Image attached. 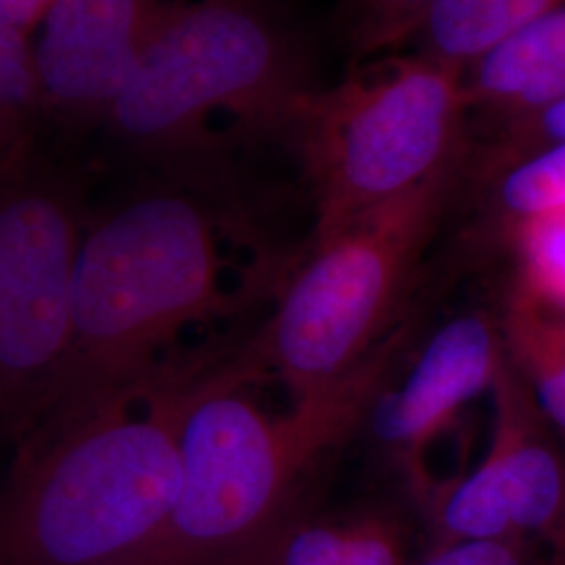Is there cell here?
<instances>
[{"label":"cell","mask_w":565,"mask_h":565,"mask_svg":"<svg viewBox=\"0 0 565 565\" xmlns=\"http://www.w3.org/2000/svg\"><path fill=\"white\" fill-rule=\"evenodd\" d=\"M247 237L245 210L156 174L93 210L67 361L34 431L158 384L182 331L233 306L224 245Z\"/></svg>","instance_id":"6da1fadb"},{"label":"cell","mask_w":565,"mask_h":565,"mask_svg":"<svg viewBox=\"0 0 565 565\" xmlns=\"http://www.w3.org/2000/svg\"><path fill=\"white\" fill-rule=\"evenodd\" d=\"M321 88L310 42L277 0L186 2L102 132L147 174L243 210L237 153L294 151L303 102Z\"/></svg>","instance_id":"7a4b0ae2"},{"label":"cell","mask_w":565,"mask_h":565,"mask_svg":"<svg viewBox=\"0 0 565 565\" xmlns=\"http://www.w3.org/2000/svg\"><path fill=\"white\" fill-rule=\"evenodd\" d=\"M221 354L174 364L139 396L21 440L0 518V565H121L179 499L182 427Z\"/></svg>","instance_id":"3957f363"},{"label":"cell","mask_w":565,"mask_h":565,"mask_svg":"<svg viewBox=\"0 0 565 565\" xmlns=\"http://www.w3.org/2000/svg\"><path fill=\"white\" fill-rule=\"evenodd\" d=\"M406 319L359 369L273 415L243 387L258 382L239 352L221 354L182 427L179 499L160 534L121 565H203L260 536L303 503L315 461L342 445L394 380L415 338Z\"/></svg>","instance_id":"277c9868"},{"label":"cell","mask_w":565,"mask_h":565,"mask_svg":"<svg viewBox=\"0 0 565 565\" xmlns=\"http://www.w3.org/2000/svg\"><path fill=\"white\" fill-rule=\"evenodd\" d=\"M465 163L308 243L275 315L242 350L256 380L275 373L300 398L350 375L401 327L425 254L461 198Z\"/></svg>","instance_id":"5b68a950"},{"label":"cell","mask_w":565,"mask_h":565,"mask_svg":"<svg viewBox=\"0 0 565 565\" xmlns=\"http://www.w3.org/2000/svg\"><path fill=\"white\" fill-rule=\"evenodd\" d=\"M469 145L463 70L419 51L354 63L303 102L296 124L315 203L308 243L463 162Z\"/></svg>","instance_id":"8992f818"},{"label":"cell","mask_w":565,"mask_h":565,"mask_svg":"<svg viewBox=\"0 0 565 565\" xmlns=\"http://www.w3.org/2000/svg\"><path fill=\"white\" fill-rule=\"evenodd\" d=\"M0 179V411L4 438L20 445L41 424L67 361L93 207L86 174L44 145Z\"/></svg>","instance_id":"52a82bcc"},{"label":"cell","mask_w":565,"mask_h":565,"mask_svg":"<svg viewBox=\"0 0 565 565\" xmlns=\"http://www.w3.org/2000/svg\"><path fill=\"white\" fill-rule=\"evenodd\" d=\"M494 436L480 465L424 499L434 545L511 539L557 553L565 524V457L507 361L492 387ZM431 545V546H434Z\"/></svg>","instance_id":"ba28073f"},{"label":"cell","mask_w":565,"mask_h":565,"mask_svg":"<svg viewBox=\"0 0 565 565\" xmlns=\"http://www.w3.org/2000/svg\"><path fill=\"white\" fill-rule=\"evenodd\" d=\"M189 0H57L34 42L46 126L67 142L102 130L149 49Z\"/></svg>","instance_id":"9c48e42d"},{"label":"cell","mask_w":565,"mask_h":565,"mask_svg":"<svg viewBox=\"0 0 565 565\" xmlns=\"http://www.w3.org/2000/svg\"><path fill=\"white\" fill-rule=\"evenodd\" d=\"M505 363L499 315L465 310L440 324L415 354L398 385H385L364 425L373 443L401 465L413 494L424 503L434 488L424 457L465 404L492 390Z\"/></svg>","instance_id":"30bf717a"},{"label":"cell","mask_w":565,"mask_h":565,"mask_svg":"<svg viewBox=\"0 0 565 565\" xmlns=\"http://www.w3.org/2000/svg\"><path fill=\"white\" fill-rule=\"evenodd\" d=\"M403 518L382 505L300 503L268 532L266 565H413Z\"/></svg>","instance_id":"8fae6325"},{"label":"cell","mask_w":565,"mask_h":565,"mask_svg":"<svg viewBox=\"0 0 565 565\" xmlns=\"http://www.w3.org/2000/svg\"><path fill=\"white\" fill-rule=\"evenodd\" d=\"M465 86L484 124L565 97V4L476 61Z\"/></svg>","instance_id":"7c38bea8"},{"label":"cell","mask_w":565,"mask_h":565,"mask_svg":"<svg viewBox=\"0 0 565 565\" xmlns=\"http://www.w3.org/2000/svg\"><path fill=\"white\" fill-rule=\"evenodd\" d=\"M499 319L507 361L551 431L565 440V298L515 279Z\"/></svg>","instance_id":"4fadbf2b"},{"label":"cell","mask_w":565,"mask_h":565,"mask_svg":"<svg viewBox=\"0 0 565 565\" xmlns=\"http://www.w3.org/2000/svg\"><path fill=\"white\" fill-rule=\"evenodd\" d=\"M565 0H434L415 51L467 72Z\"/></svg>","instance_id":"5bb4252c"},{"label":"cell","mask_w":565,"mask_h":565,"mask_svg":"<svg viewBox=\"0 0 565 565\" xmlns=\"http://www.w3.org/2000/svg\"><path fill=\"white\" fill-rule=\"evenodd\" d=\"M482 191L488 235L511 242L527 224L541 223L565 212V142L536 151L520 162L486 177L463 181Z\"/></svg>","instance_id":"9a60e30c"},{"label":"cell","mask_w":565,"mask_h":565,"mask_svg":"<svg viewBox=\"0 0 565 565\" xmlns=\"http://www.w3.org/2000/svg\"><path fill=\"white\" fill-rule=\"evenodd\" d=\"M46 102L32 36L0 25V170L42 147Z\"/></svg>","instance_id":"2e32d148"},{"label":"cell","mask_w":565,"mask_h":565,"mask_svg":"<svg viewBox=\"0 0 565 565\" xmlns=\"http://www.w3.org/2000/svg\"><path fill=\"white\" fill-rule=\"evenodd\" d=\"M484 126L482 139H471L469 145L465 181H482L536 151L565 142V97Z\"/></svg>","instance_id":"e0dca14e"},{"label":"cell","mask_w":565,"mask_h":565,"mask_svg":"<svg viewBox=\"0 0 565 565\" xmlns=\"http://www.w3.org/2000/svg\"><path fill=\"white\" fill-rule=\"evenodd\" d=\"M434 0H340L335 23L352 65L415 42Z\"/></svg>","instance_id":"ac0fdd59"},{"label":"cell","mask_w":565,"mask_h":565,"mask_svg":"<svg viewBox=\"0 0 565 565\" xmlns=\"http://www.w3.org/2000/svg\"><path fill=\"white\" fill-rule=\"evenodd\" d=\"M511 242L520 258L518 279L565 298V212L527 224Z\"/></svg>","instance_id":"d6986e66"},{"label":"cell","mask_w":565,"mask_h":565,"mask_svg":"<svg viewBox=\"0 0 565 565\" xmlns=\"http://www.w3.org/2000/svg\"><path fill=\"white\" fill-rule=\"evenodd\" d=\"M541 545L534 541L484 539L434 545L413 565H565L564 559H546Z\"/></svg>","instance_id":"ffe728a7"},{"label":"cell","mask_w":565,"mask_h":565,"mask_svg":"<svg viewBox=\"0 0 565 565\" xmlns=\"http://www.w3.org/2000/svg\"><path fill=\"white\" fill-rule=\"evenodd\" d=\"M57 0H0V25L15 28L32 36Z\"/></svg>","instance_id":"44dd1931"},{"label":"cell","mask_w":565,"mask_h":565,"mask_svg":"<svg viewBox=\"0 0 565 565\" xmlns=\"http://www.w3.org/2000/svg\"><path fill=\"white\" fill-rule=\"evenodd\" d=\"M268 532H270V527L263 532L260 536L247 541L245 545L237 546L228 553H223V555H218L212 562L203 565H266V559H268Z\"/></svg>","instance_id":"7402d4cb"},{"label":"cell","mask_w":565,"mask_h":565,"mask_svg":"<svg viewBox=\"0 0 565 565\" xmlns=\"http://www.w3.org/2000/svg\"><path fill=\"white\" fill-rule=\"evenodd\" d=\"M557 555L565 562V524L564 530H562V536H559V543H557Z\"/></svg>","instance_id":"603a6c76"}]
</instances>
